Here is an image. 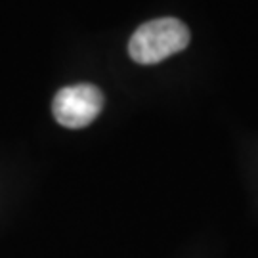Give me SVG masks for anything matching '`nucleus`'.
Instances as JSON below:
<instances>
[{
	"instance_id": "1",
	"label": "nucleus",
	"mask_w": 258,
	"mask_h": 258,
	"mask_svg": "<svg viewBox=\"0 0 258 258\" xmlns=\"http://www.w3.org/2000/svg\"><path fill=\"white\" fill-rule=\"evenodd\" d=\"M189 44V31L180 19L161 18L136 29L128 42L130 57L142 65H153Z\"/></svg>"
},
{
	"instance_id": "2",
	"label": "nucleus",
	"mask_w": 258,
	"mask_h": 258,
	"mask_svg": "<svg viewBox=\"0 0 258 258\" xmlns=\"http://www.w3.org/2000/svg\"><path fill=\"white\" fill-rule=\"evenodd\" d=\"M103 107L102 92L92 84L65 86L55 94L52 113L55 120L67 128H84L92 122Z\"/></svg>"
}]
</instances>
